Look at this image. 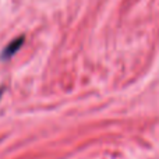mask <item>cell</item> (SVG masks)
<instances>
[{
  "label": "cell",
  "mask_w": 159,
  "mask_h": 159,
  "mask_svg": "<svg viewBox=\"0 0 159 159\" xmlns=\"http://www.w3.org/2000/svg\"><path fill=\"white\" fill-rule=\"evenodd\" d=\"M22 45H24V36H18V38L13 39V41H11L10 43H8L7 46L2 50L0 60H3V61H4V60H10V59L13 57V56L16 55L20 49H21Z\"/></svg>",
  "instance_id": "6da1fadb"
}]
</instances>
